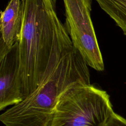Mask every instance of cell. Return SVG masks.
<instances>
[{
    "label": "cell",
    "instance_id": "1",
    "mask_svg": "<svg viewBox=\"0 0 126 126\" xmlns=\"http://www.w3.org/2000/svg\"><path fill=\"white\" fill-rule=\"evenodd\" d=\"M88 65L69 36L53 52L44 76L35 90L0 116L5 126H50L63 92L78 83L90 84Z\"/></svg>",
    "mask_w": 126,
    "mask_h": 126
},
{
    "label": "cell",
    "instance_id": "2",
    "mask_svg": "<svg viewBox=\"0 0 126 126\" xmlns=\"http://www.w3.org/2000/svg\"><path fill=\"white\" fill-rule=\"evenodd\" d=\"M22 1L18 80L24 99L41 82L53 52L69 34L57 16V0Z\"/></svg>",
    "mask_w": 126,
    "mask_h": 126
},
{
    "label": "cell",
    "instance_id": "3",
    "mask_svg": "<svg viewBox=\"0 0 126 126\" xmlns=\"http://www.w3.org/2000/svg\"><path fill=\"white\" fill-rule=\"evenodd\" d=\"M113 112L106 91L78 83L60 97L50 126H104Z\"/></svg>",
    "mask_w": 126,
    "mask_h": 126
},
{
    "label": "cell",
    "instance_id": "4",
    "mask_svg": "<svg viewBox=\"0 0 126 126\" xmlns=\"http://www.w3.org/2000/svg\"><path fill=\"white\" fill-rule=\"evenodd\" d=\"M65 27L87 64L102 71L104 64L91 18L92 0H63Z\"/></svg>",
    "mask_w": 126,
    "mask_h": 126
},
{
    "label": "cell",
    "instance_id": "5",
    "mask_svg": "<svg viewBox=\"0 0 126 126\" xmlns=\"http://www.w3.org/2000/svg\"><path fill=\"white\" fill-rule=\"evenodd\" d=\"M19 54L18 42L0 59V110L18 104L23 98L19 84Z\"/></svg>",
    "mask_w": 126,
    "mask_h": 126
},
{
    "label": "cell",
    "instance_id": "6",
    "mask_svg": "<svg viewBox=\"0 0 126 126\" xmlns=\"http://www.w3.org/2000/svg\"><path fill=\"white\" fill-rule=\"evenodd\" d=\"M22 0H10L0 17V59L18 42L22 30Z\"/></svg>",
    "mask_w": 126,
    "mask_h": 126
},
{
    "label": "cell",
    "instance_id": "7",
    "mask_svg": "<svg viewBox=\"0 0 126 126\" xmlns=\"http://www.w3.org/2000/svg\"><path fill=\"white\" fill-rule=\"evenodd\" d=\"M126 35V0H95Z\"/></svg>",
    "mask_w": 126,
    "mask_h": 126
},
{
    "label": "cell",
    "instance_id": "8",
    "mask_svg": "<svg viewBox=\"0 0 126 126\" xmlns=\"http://www.w3.org/2000/svg\"><path fill=\"white\" fill-rule=\"evenodd\" d=\"M104 126H126V120L113 112Z\"/></svg>",
    "mask_w": 126,
    "mask_h": 126
}]
</instances>
